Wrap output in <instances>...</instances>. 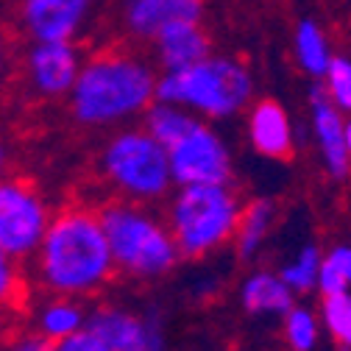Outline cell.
Listing matches in <instances>:
<instances>
[{"instance_id": "25", "label": "cell", "mask_w": 351, "mask_h": 351, "mask_svg": "<svg viewBox=\"0 0 351 351\" xmlns=\"http://www.w3.org/2000/svg\"><path fill=\"white\" fill-rule=\"evenodd\" d=\"M329 95L340 109H351V62L348 59H332L329 62Z\"/></svg>"}, {"instance_id": "30", "label": "cell", "mask_w": 351, "mask_h": 351, "mask_svg": "<svg viewBox=\"0 0 351 351\" xmlns=\"http://www.w3.org/2000/svg\"><path fill=\"white\" fill-rule=\"evenodd\" d=\"M6 162H9V151L3 143H0V179H3V173H6Z\"/></svg>"}, {"instance_id": "16", "label": "cell", "mask_w": 351, "mask_h": 351, "mask_svg": "<svg viewBox=\"0 0 351 351\" xmlns=\"http://www.w3.org/2000/svg\"><path fill=\"white\" fill-rule=\"evenodd\" d=\"M31 321H34L31 329H36L39 335H45L53 343H59L86 326V315L81 310L78 298H70V295H51L48 301L36 304Z\"/></svg>"}, {"instance_id": "10", "label": "cell", "mask_w": 351, "mask_h": 351, "mask_svg": "<svg viewBox=\"0 0 351 351\" xmlns=\"http://www.w3.org/2000/svg\"><path fill=\"white\" fill-rule=\"evenodd\" d=\"M90 0H23V23L36 42H70Z\"/></svg>"}, {"instance_id": "27", "label": "cell", "mask_w": 351, "mask_h": 351, "mask_svg": "<svg viewBox=\"0 0 351 351\" xmlns=\"http://www.w3.org/2000/svg\"><path fill=\"white\" fill-rule=\"evenodd\" d=\"M53 346H56L53 340L39 335L36 329H25V332H12L0 351H53Z\"/></svg>"}, {"instance_id": "3", "label": "cell", "mask_w": 351, "mask_h": 351, "mask_svg": "<svg viewBox=\"0 0 351 351\" xmlns=\"http://www.w3.org/2000/svg\"><path fill=\"white\" fill-rule=\"evenodd\" d=\"M251 95V75L232 59H201L187 67L170 70L156 84L162 104H190L206 114H232Z\"/></svg>"}, {"instance_id": "19", "label": "cell", "mask_w": 351, "mask_h": 351, "mask_svg": "<svg viewBox=\"0 0 351 351\" xmlns=\"http://www.w3.org/2000/svg\"><path fill=\"white\" fill-rule=\"evenodd\" d=\"M28 295V279L23 271V259L12 256L6 248H0V310L14 313L23 306Z\"/></svg>"}, {"instance_id": "29", "label": "cell", "mask_w": 351, "mask_h": 351, "mask_svg": "<svg viewBox=\"0 0 351 351\" xmlns=\"http://www.w3.org/2000/svg\"><path fill=\"white\" fill-rule=\"evenodd\" d=\"M9 335H12V313L0 310V348H3V343L9 340Z\"/></svg>"}, {"instance_id": "11", "label": "cell", "mask_w": 351, "mask_h": 351, "mask_svg": "<svg viewBox=\"0 0 351 351\" xmlns=\"http://www.w3.org/2000/svg\"><path fill=\"white\" fill-rule=\"evenodd\" d=\"M86 329H93L112 351H162L159 329L117 306L93 313L86 318Z\"/></svg>"}, {"instance_id": "22", "label": "cell", "mask_w": 351, "mask_h": 351, "mask_svg": "<svg viewBox=\"0 0 351 351\" xmlns=\"http://www.w3.org/2000/svg\"><path fill=\"white\" fill-rule=\"evenodd\" d=\"M324 318L346 348H351V298L346 293H332L324 298Z\"/></svg>"}, {"instance_id": "13", "label": "cell", "mask_w": 351, "mask_h": 351, "mask_svg": "<svg viewBox=\"0 0 351 351\" xmlns=\"http://www.w3.org/2000/svg\"><path fill=\"white\" fill-rule=\"evenodd\" d=\"M204 0H128L125 23L140 36H156L173 20H198Z\"/></svg>"}, {"instance_id": "24", "label": "cell", "mask_w": 351, "mask_h": 351, "mask_svg": "<svg viewBox=\"0 0 351 351\" xmlns=\"http://www.w3.org/2000/svg\"><path fill=\"white\" fill-rule=\"evenodd\" d=\"M315 318L304 310H290L287 315V340L295 351H310L315 346Z\"/></svg>"}, {"instance_id": "9", "label": "cell", "mask_w": 351, "mask_h": 351, "mask_svg": "<svg viewBox=\"0 0 351 351\" xmlns=\"http://www.w3.org/2000/svg\"><path fill=\"white\" fill-rule=\"evenodd\" d=\"M28 78L39 95H64L81 73L78 53L70 42H36L28 53Z\"/></svg>"}, {"instance_id": "17", "label": "cell", "mask_w": 351, "mask_h": 351, "mask_svg": "<svg viewBox=\"0 0 351 351\" xmlns=\"http://www.w3.org/2000/svg\"><path fill=\"white\" fill-rule=\"evenodd\" d=\"M243 304L248 313H287L290 310V285L285 279L259 274L243 290Z\"/></svg>"}, {"instance_id": "5", "label": "cell", "mask_w": 351, "mask_h": 351, "mask_svg": "<svg viewBox=\"0 0 351 351\" xmlns=\"http://www.w3.org/2000/svg\"><path fill=\"white\" fill-rule=\"evenodd\" d=\"M240 221L237 201L226 184H187L173 206L176 245L187 256H201L221 245Z\"/></svg>"}, {"instance_id": "32", "label": "cell", "mask_w": 351, "mask_h": 351, "mask_svg": "<svg viewBox=\"0 0 351 351\" xmlns=\"http://www.w3.org/2000/svg\"><path fill=\"white\" fill-rule=\"evenodd\" d=\"M346 151H348V156H351V123L346 125Z\"/></svg>"}, {"instance_id": "23", "label": "cell", "mask_w": 351, "mask_h": 351, "mask_svg": "<svg viewBox=\"0 0 351 351\" xmlns=\"http://www.w3.org/2000/svg\"><path fill=\"white\" fill-rule=\"evenodd\" d=\"M318 271H321L318 251L315 248H306V251H301L295 265L285 268L282 279H285V285H290L295 290H306V287H313V282L318 279Z\"/></svg>"}, {"instance_id": "7", "label": "cell", "mask_w": 351, "mask_h": 351, "mask_svg": "<svg viewBox=\"0 0 351 351\" xmlns=\"http://www.w3.org/2000/svg\"><path fill=\"white\" fill-rule=\"evenodd\" d=\"M51 206L31 182L17 176L0 179V248L17 259H31L48 232Z\"/></svg>"}, {"instance_id": "15", "label": "cell", "mask_w": 351, "mask_h": 351, "mask_svg": "<svg viewBox=\"0 0 351 351\" xmlns=\"http://www.w3.org/2000/svg\"><path fill=\"white\" fill-rule=\"evenodd\" d=\"M251 140L259 154L274 159L293 156V137L285 109L276 101H259L251 114Z\"/></svg>"}, {"instance_id": "12", "label": "cell", "mask_w": 351, "mask_h": 351, "mask_svg": "<svg viewBox=\"0 0 351 351\" xmlns=\"http://www.w3.org/2000/svg\"><path fill=\"white\" fill-rule=\"evenodd\" d=\"M159 56L167 70L187 67L209 56V36L198 25V20H173L156 34Z\"/></svg>"}, {"instance_id": "21", "label": "cell", "mask_w": 351, "mask_h": 351, "mask_svg": "<svg viewBox=\"0 0 351 351\" xmlns=\"http://www.w3.org/2000/svg\"><path fill=\"white\" fill-rule=\"evenodd\" d=\"M268 221H271V204L265 201H254L237 221V237H240V254L248 256L254 254V248L259 245L262 234L268 229Z\"/></svg>"}, {"instance_id": "14", "label": "cell", "mask_w": 351, "mask_h": 351, "mask_svg": "<svg viewBox=\"0 0 351 351\" xmlns=\"http://www.w3.org/2000/svg\"><path fill=\"white\" fill-rule=\"evenodd\" d=\"M313 112H315V131L324 145L326 165L335 176H346L348 167V151H346V125L340 123L337 109L332 106V95L326 86H313L310 93Z\"/></svg>"}, {"instance_id": "33", "label": "cell", "mask_w": 351, "mask_h": 351, "mask_svg": "<svg viewBox=\"0 0 351 351\" xmlns=\"http://www.w3.org/2000/svg\"><path fill=\"white\" fill-rule=\"evenodd\" d=\"M346 271H348V282H351V251L346 248Z\"/></svg>"}, {"instance_id": "31", "label": "cell", "mask_w": 351, "mask_h": 351, "mask_svg": "<svg viewBox=\"0 0 351 351\" xmlns=\"http://www.w3.org/2000/svg\"><path fill=\"white\" fill-rule=\"evenodd\" d=\"M3 73H6V51L0 45V78H3Z\"/></svg>"}, {"instance_id": "2", "label": "cell", "mask_w": 351, "mask_h": 351, "mask_svg": "<svg viewBox=\"0 0 351 351\" xmlns=\"http://www.w3.org/2000/svg\"><path fill=\"white\" fill-rule=\"evenodd\" d=\"M156 93L151 70L123 53H101L78 73L70 98L84 125H104L140 112Z\"/></svg>"}, {"instance_id": "18", "label": "cell", "mask_w": 351, "mask_h": 351, "mask_svg": "<svg viewBox=\"0 0 351 351\" xmlns=\"http://www.w3.org/2000/svg\"><path fill=\"white\" fill-rule=\"evenodd\" d=\"M295 51H298V62L306 73L313 75H324L329 70V51H326V39L321 34V28L313 20H304L298 25L295 34Z\"/></svg>"}, {"instance_id": "6", "label": "cell", "mask_w": 351, "mask_h": 351, "mask_svg": "<svg viewBox=\"0 0 351 351\" xmlns=\"http://www.w3.org/2000/svg\"><path fill=\"white\" fill-rule=\"evenodd\" d=\"M104 176L131 198L162 195L170 184V159L167 148L159 145L151 134L128 131L114 137L101 159Z\"/></svg>"}, {"instance_id": "28", "label": "cell", "mask_w": 351, "mask_h": 351, "mask_svg": "<svg viewBox=\"0 0 351 351\" xmlns=\"http://www.w3.org/2000/svg\"><path fill=\"white\" fill-rule=\"evenodd\" d=\"M53 351H112L93 329H81V332H75V335H70V337H64V340H59L56 346H53Z\"/></svg>"}, {"instance_id": "20", "label": "cell", "mask_w": 351, "mask_h": 351, "mask_svg": "<svg viewBox=\"0 0 351 351\" xmlns=\"http://www.w3.org/2000/svg\"><path fill=\"white\" fill-rule=\"evenodd\" d=\"M193 125H195V120H190V117L182 114V112H176V109L167 106V104H159V106H154V109L148 112V134H151L159 145H165V148H173Z\"/></svg>"}, {"instance_id": "4", "label": "cell", "mask_w": 351, "mask_h": 351, "mask_svg": "<svg viewBox=\"0 0 351 351\" xmlns=\"http://www.w3.org/2000/svg\"><path fill=\"white\" fill-rule=\"evenodd\" d=\"M114 256V265L134 276H156L173 268L176 248L165 229L128 204H106L98 209Z\"/></svg>"}, {"instance_id": "26", "label": "cell", "mask_w": 351, "mask_h": 351, "mask_svg": "<svg viewBox=\"0 0 351 351\" xmlns=\"http://www.w3.org/2000/svg\"><path fill=\"white\" fill-rule=\"evenodd\" d=\"M324 295L332 293H343L348 285V271H346V248H337L326 262H321V271H318Z\"/></svg>"}, {"instance_id": "1", "label": "cell", "mask_w": 351, "mask_h": 351, "mask_svg": "<svg viewBox=\"0 0 351 351\" xmlns=\"http://www.w3.org/2000/svg\"><path fill=\"white\" fill-rule=\"evenodd\" d=\"M31 262L42 290L70 298L101 290L117 268L101 215L90 206H64L56 212Z\"/></svg>"}, {"instance_id": "8", "label": "cell", "mask_w": 351, "mask_h": 351, "mask_svg": "<svg viewBox=\"0 0 351 351\" xmlns=\"http://www.w3.org/2000/svg\"><path fill=\"white\" fill-rule=\"evenodd\" d=\"M167 159L173 179L184 187L229 182V154L223 143L201 123H195L173 148H167Z\"/></svg>"}]
</instances>
